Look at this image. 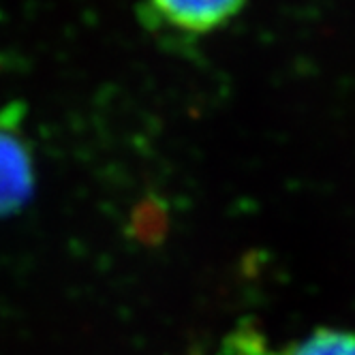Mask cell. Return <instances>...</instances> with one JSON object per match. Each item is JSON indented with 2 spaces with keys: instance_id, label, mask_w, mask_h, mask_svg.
Listing matches in <instances>:
<instances>
[{
  "instance_id": "cell-1",
  "label": "cell",
  "mask_w": 355,
  "mask_h": 355,
  "mask_svg": "<svg viewBox=\"0 0 355 355\" xmlns=\"http://www.w3.org/2000/svg\"><path fill=\"white\" fill-rule=\"evenodd\" d=\"M24 105L0 110V218L17 214L28 204L35 182V159L24 135Z\"/></svg>"
},
{
  "instance_id": "cell-2",
  "label": "cell",
  "mask_w": 355,
  "mask_h": 355,
  "mask_svg": "<svg viewBox=\"0 0 355 355\" xmlns=\"http://www.w3.org/2000/svg\"><path fill=\"white\" fill-rule=\"evenodd\" d=\"M139 5L150 31L197 39L225 28L242 13L246 0H141Z\"/></svg>"
},
{
  "instance_id": "cell-3",
  "label": "cell",
  "mask_w": 355,
  "mask_h": 355,
  "mask_svg": "<svg viewBox=\"0 0 355 355\" xmlns=\"http://www.w3.org/2000/svg\"><path fill=\"white\" fill-rule=\"evenodd\" d=\"M276 355H355V334L343 329H317L285 353Z\"/></svg>"
},
{
  "instance_id": "cell-4",
  "label": "cell",
  "mask_w": 355,
  "mask_h": 355,
  "mask_svg": "<svg viewBox=\"0 0 355 355\" xmlns=\"http://www.w3.org/2000/svg\"><path fill=\"white\" fill-rule=\"evenodd\" d=\"M227 351H230L232 355H276L268 347H263L261 338L252 332L236 334L230 340V345H227Z\"/></svg>"
}]
</instances>
